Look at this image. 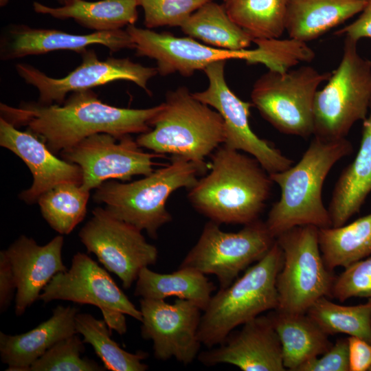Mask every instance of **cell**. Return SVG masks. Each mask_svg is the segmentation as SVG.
I'll use <instances>...</instances> for the list:
<instances>
[{"mask_svg":"<svg viewBox=\"0 0 371 371\" xmlns=\"http://www.w3.org/2000/svg\"><path fill=\"white\" fill-rule=\"evenodd\" d=\"M163 102L148 109L120 108L101 101L91 89L73 92L64 102L45 105L26 102L0 104L1 117L16 128L25 126L54 153L96 133L120 138L150 131Z\"/></svg>","mask_w":371,"mask_h":371,"instance_id":"obj_1","label":"cell"},{"mask_svg":"<svg viewBox=\"0 0 371 371\" xmlns=\"http://www.w3.org/2000/svg\"><path fill=\"white\" fill-rule=\"evenodd\" d=\"M210 169L189 189L194 209L219 225L260 219L273 182L259 161L223 144L215 150Z\"/></svg>","mask_w":371,"mask_h":371,"instance_id":"obj_2","label":"cell"},{"mask_svg":"<svg viewBox=\"0 0 371 371\" xmlns=\"http://www.w3.org/2000/svg\"><path fill=\"white\" fill-rule=\"evenodd\" d=\"M352 151V144L346 137L328 141L313 136L295 165L269 174L280 189V199L272 205L265 221L275 238L297 226L332 227L322 200L323 185L333 166Z\"/></svg>","mask_w":371,"mask_h":371,"instance_id":"obj_3","label":"cell"},{"mask_svg":"<svg viewBox=\"0 0 371 371\" xmlns=\"http://www.w3.org/2000/svg\"><path fill=\"white\" fill-rule=\"evenodd\" d=\"M136 141L155 153L183 158L206 172L205 157L224 143V122L218 111L181 86L166 93L153 128Z\"/></svg>","mask_w":371,"mask_h":371,"instance_id":"obj_4","label":"cell"},{"mask_svg":"<svg viewBox=\"0 0 371 371\" xmlns=\"http://www.w3.org/2000/svg\"><path fill=\"white\" fill-rule=\"evenodd\" d=\"M205 173L193 162L172 156L170 164L139 180L104 181L95 188L93 199L104 203L105 210L116 218L157 238L160 227L172 221L166 207L170 194L181 188L189 190Z\"/></svg>","mask_w":371,"mask_h":371,"instance_id":"obj_5","label":"cell"},{"mask_svg":"<svg viewBox=\"0 0 371 371\" xmlns=\"http://www.w3.org/2000/svg\"><path fill=\"white\" fill-rule=\"evenodd\" d=\"M282 251L276 240L267 254L229 286L212 296L201 315L198 337L208 348L221 344L240 325L278 307L277 276Z\"/></svg>","mask_w":371,"mask_h":371,"instance_id":"obj_6","label":"cell"},{"mask_svg":"<svg viewBox=\"0 0 371 371\" xmlns=\"http://www.w3.org/2000/svg\"><path fill=\"white\" fill-rule=\"evenodd\" d=\"M357 41L346 36L343 56L327 84L316 92L313 136L345 138L352 126L366 119L371 105V61L360 56Z\"/></svg>","mask_w":371,"mask_h":371,"instance_id":"obj_7","label":"cell"},{"mask_svg":"<svg viewBox=\"0 0 371 371\" xmlns=\"http://www.w3.org/2000/svg\"><path fill=\"white\" fill-rule=\"evenodd\" d=\"M331 74L308 65L286 71L269 70L254 84L251 103L278 131L308 138L314 132L316 92Z\"/></svg>","mask_w":371,"mask_h":371,"instance_id":"obj_8","label":"cell"},{"mask_svg":"<svg viewBox=\"0 0 371 371\" xmlns=\"http://www.w3.org/2000/svg\"><path fill=\"white\" fill-rule=\"evenodd\" d=\"M313 225L293 227L276 240L282 251V267L277 276L278 310L306 313L322 297H330L335 280L326 266Z\"/></svg>","mask_w":371,"mask_h":371,"instance_id":"obj_9","label":"cell"},{"mask_svg":"<svg viewBox=\"0 0 371 371\" xmlns=\"http://www.w3.org/2000/svg\"><path fill=\"white\" fill-rule=\"evenodd\" d=\"M275 242L265 222L260 219L245 225L237 232H224L219 224L210 221L179 267L214 275L220 289H225L241 271L263 258Z\"/></svg>","mask_w":371,"mask_h":371,"instance_id":"obj_10","label":"cell"},{"mask_svg":"<svg viewBox=\"0 0 371 371\" xmlns=\"http://www.w3.org/2000/svg\"><path fill=\"white\" fill-rule=\"evenodd\" d=\"M39 300L70 301L98 307L111 330L120 335L127 330L125 315L141 322L142 313L117 285L106 269L88 255L78 252L69 269L55 275Z\"/></svg>","mask_w":371,"mask_h":371,"instance_id":"obj_11","label":"cell"},{"mask_svg":"<svg viewBox=\"0 0 371 371\" xmlns=\"http://www.w3.org/2000/svg\"><path fill=\"white\" fill-rule=\"evenodd\" d=\"M92 214L79 232L80 241L128 289L142 269L156 263L158 250L146 240L141 230L116 218L105 208L95 207Z\"/></svg>","mask_w":371,"mask_h":371,"instance_id":"obj_12","label":"cell"},{"mask_svg":"<svg viewBox=\"0 0 371 371\" xmlns=\"http://www.w3.org/2000/svg\"><path fill=\"white\" fill-rule=\"evenodd\" d=\"M81 56V64L60 78L48 76L27 63H18L15 69L26 83L38 90V102L45 105H60L69 93L91 89L118 80L132 82L151 95L148 83L158 74L156 67H145L129 58L108 57L102 60L91 49Z\"/></svg>","mask_w":371,"mask_h":371,"instance_id":"obj_13","label":"cell"},{"mask_svg":"<svg viewBox=\"0 0 371 371\" xmlns=\"http://www.w3.org/2000/svg\"><path fill=\"white\" fill-rule=\"evenodd\" d=\"M226 60L214 62L204 69L208 87L193 96L213 107L223 117L225 126L223 145L249 154L269 173L281 172L293 165V161L268 141L260 138L249 123L251 102L240 100L227 85L225 78Z\"/></svg>","mask_w":371,"mask_h":371,"instance_id":"obj_14","label":"cell"},{"mask_svg":"<svg viewBox=\"0 0 371 371\" xmlns=\"http://www.w3.org/2000/svg\"><path fill=\"white\" fill-rule=\"evenodd\" d=\"M62 158L78 165L82 171L81 186L95 189L108 180L129 181L133 176L150 175L163 155L144 152L131 135L93 134L60 152Z\"/></svg>","mask_w":371,"mask_h":371,"instance_id":"obj_15","label":"cell"},{"mask_svg":"<svg viewBox=\"0 0 371 371\" xmlns=\"http://www.w3.org/2000/svg\"><path fill=\"white\" fill-rule=\"evenodd\" d=\"M141 335L152 340L155 357L175 358L183 365L198 357L201 345L198 337L201 308L193 302L177 298L173 304L165 300L141 298Z\"/></svg>","mask_w":371,"mask_h":371,"instance_id":"obj_16","label":"cell"},{"mask_svg":"<svg viewBox=\"0 0 371 371\" xmlns=\"http://www.w3.org/2000/svg\"><path fill=\"white\" fill-rule=\"evenodd\" d=\"M126 30L135 43L137 56H146L157 63V73L163 76L174 73L188 77L218 60L238 58L246 60L249 50L231 51L207 46L193 38L178 37L170 32L130 25Z\"/></svg>","mask_w":371,"mask_h":371,"instance_id":"obj_17","label":"cell"},{"mask_svg":"<svg viewBox=\"0 0 371 371\" xmlns=\"http://www.w3.org/2000/svg\"><path fill=\"white\" fill-rule=\"evenodd\" d=\"M199 361L205 366L234 365L243 371L286 370L278 335L268 315L243 324L217 346L201 352Z\"/></svg>","mask_w":371,"mask_h":371,"instance_id":"obj_18","label":"cell"},{"mask_svg":"<svg viewBox=\"0 0 371 371\" xmlns=\"http://www.w3.org/2000/svg\"><path fill=\"white\" fill-rule=\"evenodd\" d=\"M92 45H104L113 53L135 49L132 37L122 29L74 34L54 29L12 25L1 37L0 56L6 60L57 50H71L81 54Z\"/></svg>","mask_w":371,"mask_h":371,"instance_id":"obj_19","label":"cell"},{"mask_svg":"<svg viewBox=\"0 0 371 371\" xmlns=\"http://www.w3.org/2000/svg\"><path fill=\"white\" fill-rule=\"evenodd\" d=\"M0 145L21 158L32 172V186L19 194L28 204L37 202L41 195L60 183L82 184V171L78 165L58 158L36 135L19 131L2 117Z\"/></svg>","mask_w":371,"mask_h":371,"instance_id":"obj_20","label":"cell"},{"mask_svg":"<svg viewBox=\"0 0 371 371\" xmlns=\"http://www.w3.org/2000/svg\"><path fill=\"white\" fill-rule=\"evenodd\" d=\"M63 243L61 234L42 246L33 238L22 235L5 250L15 280L16 315H23L38 300L41 291L55 275L67 269L62 258Z\"/></svg>","mask_w":371,"mask_h":371,"instance_id":"obj_21","label":"cell"},{"mask_svg":"<svg viewBox=\"0 0 371 371\" xmlns=\"http://www.w3.org/2000/svg\"><path fill=\"white\" fill-rule=\"evenodd\" d=\"M72 306H57L52 315L34 328L19 335L0 332V355L6 370L28 371L31 365L59 341L78 334Z\"/></svg>","mask_w":371,"mask_h":371,"instance_id":"obj_22","label":"cell"},{"mask_svg":"<svg viewBox=\"0 0 371 371\" xmlns=\"http://www.w3.org/2000/svg\"><path fill=\"white\" fill-rule=\"evenodd\" d=\"M371 192V105L363 121L359 150L341 172L333 191L328 210L332 227L341 226L358 213Z\"/></svg>","mask_w":371,"mask_h":371,"instance_id":"obj_23","label":"cell"},{"mask_svg":"<svg viewBox=\"0 0 371 371\" xmlns=\"http://www.w3.org/2000/svg\"><path fill=\"white\" fill-rule=\"evenodd\" d=\"M367 0H289L284 30L291 38L307 43L361 13Z\"/></svg>","mask_w":371,"mask_h":371,"instance_id":"obj_24","label":"cell"},{"mask_svg":"<svg viewBox=\"0 0 371 371\" xmlns=\"http://www.w3.org/2000/svg\"><path fill=\"white\" fill-rule=\"evenodd\" d=\"M280 341L286 370L298 371L333 345L328 335L306 313L273 310L267 315Z\"/></svg>","mask_w":371,"mask_h":371,"instance_id":"obj_25","label":"cell"},{"mask_svg":"<svg viewBox=\"0 0 371 371\" xmlns=\"http://www.w3.org/2000/svg\"><path fill=\"white\" fill-rule=\"evenodd\" d=\"M139 0H75L57 8L33 3L34 10L60 20L73 19L93 32L113 31L135 25L138 19Z\"/></svg>","mask_w":371,"mask_h":371,"instance_id":"obj_26","label":"cell"},{"mask_svg":"<svg viewBox=\"0 0 371 371\" xmlns=\"http://www.w3.org/2000/svg\"><path fill=\"white\" fill-rule=\"evenodd\" d=\"M215 289L205 274L192 268L179 267L171 273H159L146 267L138 275L134 295L154 300L174 296L193 302L203 311Z\"/></svg>","mask_w":371,"mask_h":371,"instance_id":"obj_27","label":"cell"},{"mask_svg":"<svg viewBox=\"0 0 371 371\" xmlns=\"http://www.w3.org/2000/svg\"><path fill=\"white\" fill-rule=\"evenodd\" d=\"M318 238L326 267H346L371 255V213L349 224L320 228Z\"/></svg>","mask_w":371,"mask_h":371,"instance_id":"obj_28","label":"cell"},{"mask_svg":"<svg viewBox=\"0 0 371 371\" xmlns=\"http://www.w3.org/2000/svg\"><path fill=\"white\" fill-rule=\"evenodd\" d=\"M180 27L188 36L223 49L240 51L253 42V38L229 18L223 5L213 1L192 14Z\"/></svg>","mask_w":371,"mask_h":371,"instance_id":"obj_29","label":"cell"},{"mask_svg":"<svg viewBox=\"0 0 371 371\" xmlns=\"http://www.w3.org/2000/svg\"><path fill=\"white\" fill-rule=\"evenodd\" d=\"M229 18L252 38H280L289 0H222Z\"/></svg>","mask_w":371,"mask_h":371,"instance_id":"obj_30","label":"cell"},{"mask_svg":"<svg viewBox=\"0 0 371 371\" xmlns=\"http://www.w3.org/2000/svg\"><path fill=\"white\" fill-rule=\"evenodd\" d=\"M76 328L83 337L84 343L92 346L95 354L102 360L104 367L112 371H145L148 366L142 361L148 354L144 351L135 353L122 349L111 339V330L106 322L89 313H77Z\"/></svg>","mask_w":371,"mask_h":371,"instance_id":"obj_31","label":"cell"},{"mask_svg":"<svg viewBox=\"0 0 371 371\" xmlns=\"http://www.w3.org/2000/svg\"><path fill=\"white\" fill-rule=\"evenodd\" d=\"M90 191L81 185L65 182L38 198L41 214L49 225L61 235L70 234L83 221Z\"/></svg>","mask_w":371,"mask_h":371,"instance_id":"obj_32","label":"cell"},{"mask_svg":"<svg viewBox=\"0 0 371 371\" xmlns=\"http://www.w3.org/2000/svg\"><path fill=\"white\" fill-rule=\"evenodd\" d=\"M306 314L328 336L344 333L371 344V298L363 304L344 306L322 297L309 307Z\"/></svg>","mask_w":371,"mask_h":371,"instance_id":"obj_33","label":"cell"},{"mask_svg":"<svg viewBox=\"0 0 371 371\" xmlns=\"http://www.w3.org/2000/svg\"><path fill=\"white\" fill-rule=\"evenodd\" d=\"M253 42L258 47L250 50L246 61L249 64H264L269 70L286 71L300 61L309 62L315 56L306 43L291 38L289 40L256 39Z\"/></svg>","mask_w":371,"mask_h":371,"instance_id":"obj_34","label":"cell"},{"mask_svg":"<svg viewBox=\"0 0 371 371\" xmlns=\"http://www.w3.org/2000/svg\"><path fill=\"white\" fill-rule=\"evenodd\" d=\"M84 341L75 334L47 350L30 367L28 371H102L104 367L81 356Z\"/></svg>","mask_w":371,"mask_h":371,"instance_id":"obj_35","label":"cell"},{"mask_svg":"<svg viewBox=\"0 0 371 371\" xmlns=\"http://www.w3.org/2000/svg\"><path fill=\"white\" fill-rule=\"evenodd\" d=\"M213 0H139L146 28L181 27L195 11Z\"/></svg>","mask_w":371,"mask_h":371,"instance_id":"obj_36","label":"cell"},{"mask_svg":"<svg viewBox=\"0 0 371 371\" xmlns=\"http://www.w3.org/2000/svg\"><path fill=\"white\" fill-rule=\"evenodd\" d=\"M344 269L335 278L330 297L341 302L352 297L371 298V255Z\"/></svg>","mask_w":371,"mask_h":371,"instance_id":"obj_37","label":"cell"},{"mask_svg":"<svg viewBox=\"0 0 371 371\" xmlns=\"http://www.w3.org/2000/svg\"><path fill=\"white\" fill-rule=\"evenodd\" d=\"M298 371H349L348 339H339L324 353L304 365Z\"/></svg>","mask_w":371,"mask_h":371,"instance_id":"obj_38","label":"cell"},{"mask_svg":"<svg viewBox=\"0 0 371 371\" xmlns=\"http://www.w3.org/2000/svg\"><path fill=\"white\" fill-rule=\"evenodd\" d=\"M349 371H370L371 344L353 336L348 338Z\"/></svg>","mask_w":371,"mask_h":371,"instance_id":"obj_39","label":"cell"},{"mask_svg":"<svg viewBox=\"0 0 371 371\" xmlns=\"http://www.w3.org/2000/svg\"><path fill=\"white\" fill-rule=\"evenodd\" d=\"M16 289L11 263L5 250L0 252V311L3 313L10 305Z\"/></svg>","mask_w":371,"mask_h":371,"instance_id":"obj_40","label":"cell"},{"mask_svg":"<svg viewBox=\"0 0 371 371\" xmlns=\"http://www.w3.org/2000/svg\"><path fill=\"white\" fill-rule=\"evenodd\" d=\"M335 34H344L357 42L362 38H371V0H367L366 5L357 19Z\"/></svg>","mask_w":371,"mask_h":371,"instance_id":"obj_41","label":"cell"},{"mask_svg":"<svg viewBox=\"0 0 371 371\" xmlns=\"http://www.w3.org/2000/svg\"><path fill=\"white\" fill-rule=\"evenodd\" d=\"M55 1H56L61 5H65L71 3L75 0H55Z\"/></svg>","mask_w":371,"mask_h":371,"instance_id":"obj_42","label":"cell"},{"mask_svg":"<svg viewBox=\"0 0 371 371\" xmlns=\"http://www.w3.org/2000/svg\"><path fill=\"white\" fill-rule=\"evenodd\" d=\"M8 2V0H0V5L1 6H4Z\"/></svg>","mask_w":371,"mask_h":371,"instance_id":"obj_43","label":"cell"},{"mask_svg":"<svg viewBox=\"0 0 371 371\" xmlns=\"http://www.w3.org/2000/svg\"><path fill=\"white\" fill-rule=\"evenodd\" d=\"M370 371H371V368H370Z\"/></svg>","mask_w":371,"mask_h":371,"instance_id":"obj_44","label":"cell"}]
</instances>
